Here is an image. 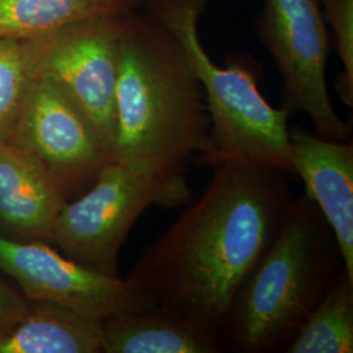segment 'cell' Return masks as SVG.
<instances>
[{
	"mask_svg": "<svg viewBox=\"0 0 353 353\" xmlns=\"http://www.w3.org/2000/svg\"><path fill=\"white\" fill-rule=\"evenodd\" d=\"M212 168L202 195L147 246L128 279L157 305L220 334L292 196L284 170L233 163Z\"/></svg>",
	"mask_w": 353,
	"mask_h": 353,
	"instance_id": "6da1fadb",
	"label": "cell"
},
{
	"mask_svg": "<svg viewBox=\"0 0 353 353\" xmlns=\"http://www.w3.org/2000/svg\"><path fill=\"white\" fill-rule=\"evenodd\" d=\"M114 160L141 174L185 183L210 154L202 85L183 48L144 8L128 13L115 90Z\"/></svg>",
	"mask_w": 353,
	"mask_h": 353,
	"instance_id": "7a4b0ae2",
	"label": "cell"
},
{
	"mask_svg": "<svg viewBox=\"0 0 353 353\" xmlns=\"http://www.w3.org/2000/svg\"><path fill=\"white\" fill-rule=\"evenodd\" d=\"M343 268L316 203L292 198L276 237L232 303L220 331L223 350L284 352Z\"/></svg>",
	"mask_w": 353,
	"mask_h": 353,
	"instance_id": "3957f363",
	"label": "cell"
},
{
	"mask_svg": "<svg viewBox=\"0 0 353 353\" xmlns=\"http://www.w3.org/2000/svg\"><path fill=\"white\" fill-rule=\"evenodd\" d=\"M207 0H145L144 10L183 48L202 85L212 150L202 165L267 166L293 173L288 109L274 108L258 88L261 71L246 54L230 55L225 67L210 58L201 39Z\"/></svg>",
	"mask_w": 353,
	"mask_h": 353,
	"instance_id": "277c9868",
	"label": "cell"
},
{
	"mask_svg": "<svg viewBox=\"0 0 353 353\" xmlns=\"http://www.w3.org/2000/svg\"><path fill=\"white\" fill-rule=\"evenodd\" d=\"M190 201L188 182L156 179L113 160L87 191L64 204L52 242L77 263L119 276V252L143 212L151 205L178 207Z\"/></svg>",
	"mask_w": 353,
	"mask_h": 353,
	"instance_id": "5b68a950",
	"label": "cell"
},
{
	"mask_svg": "<svg viewBox=\"0 0 353 353\" xmlns=\"http://www.w3.org/2000/svg\"><path fill=\"white\" fill-rule=\"evenodd\" d=\"M127 14L92 17L48 36L23 39L32 77H46L62 89L113 154L115 90Z\"/></svg>",
	"mask_w": 353,
	"mask_h": 353,
	"instance_id": "8992f818",
	"label": "cell"
},
{
	"mask_svg": "<svg viewBox=\"0 0 353 353\" xmlns=\"http://www.w3.org/2000/svg\"><path fill=\"white\" fill-rule=\"evenodd\" d=\"M255 32L283 79V106L305 113L323 139L350 141L327 88L330 33L319 0H263Z\"/></svg>",
	"mask_w": 353,
	"mask_h": 353,
	"instance_id": "52a82bcc",
	"label": "cell"
},
{
	"mask_svg": "<svg viewBox=\"0 0 353 353\" xmlns=\"http://www.w3.org/2000/svg\"><path fill=\"white\" fill-rule=\"evenodd\" d=\"M7 143L42 165L67 201L94 183L114 160L96 127L46 77H33Z\"/></svg>",
	"mask_w": 353,
	"mask_h": 353,
	"instance_id": "ba28073f",
	"label": "cell"
},
{
	"mask_svg": "<svg viewBox=\"0 0 353 353\" xmlns=\"http://www.w3.org/2000/svg\"><path fill=\"white\" fill-rule=\"evenodd\" d=\"M0 271L19 284L28 300L57 303L100 322L157 305L130 279L90 270L41 241L0 234Z\"/></svg>",
	"mask_w": 353,
	"mask_h": 353,
	"instance_id": "9c48e42d",
	"label": "cell"
},
{
	"mask_svg": "<svg viewBox=\"0 0 353 353\" xmlns=\"http://www.w3.org/2000/svg\"><path fill=\"white\" fill-rule=\"evenodd\" d=\"M292 169L305 192L326 219L348 276L353 280V144L316 137L303 127L290 128Z\"/></svg>",
	"mask_w": 353,
	"mask_h": 353,
	"instance_id": "30bf717a",
	"label": "cell"
},
{
	"mask_svg": "<svg viewBox=\"0 0 353 353\" xmlns=\"http://www.w3.org/2000/svg\"><path fill=\"white\" fill-rule=\"evenodd\" d=\"M68 202L46 169L26 152L0 141V224L28 241L52 242Z\"/></svg>",
	"mask_w": 353,
	"mask_h": 353,
	"instance_id": "8fae6325",
	"label": "cell"
},
{
	"mask_svg": "<svg viewBox=\"0 0 353 353\" xmlns=\"http://www.w3.org/2000/svg\"><path fill=\"white\" fill-rule=\"evenodd\" d=\"M219 331L156 305L102 323V352L220 353Z\"/></svg>",
	"mask_w": 353,
	"mask_h": 353,
	"instance_id": "7c38bea8",
	"label": "cell"
},
{
	"mask_svg": "<svg viewBox=\"0 0 353 353\" xmlns=\"http://www.w3.org/2000/svg\"><path fill=\"white\" fill-rule=\"evenodd\" d=\"M102 323L57 303L29 300L24 319L0 338V353H100Z\"/></svg>",
	"mask_w": 353,
	"mask_h": 353,
	"instance_id": "4fadbf2b",
	"label": "cell"
},
{
	"mask_svg": "<svg viewBox=\"0 0 353 353\" xmlns=\"http://www.w3.org/2000/svg\"><path fill=\"white\" fill-rule=\"evenodd\" d=\"M144 3L145 0H0V38L42 37L92 17L138 11Z\"/></svg>",
	"mask_w": 353,
	"mask_h": 353,
	"instance_id": "5bb4252c",
	"label": "cell"
},
{
	"mask_svg": "<svg viewBox=\"0 0 353 353\" xmlns=\"http://www.w3.org/2000/svg\"><path fill=\"white\" fill-rule=\"evenodd\" d=\"M285 353L353 352V280L343 268Z\"/></svg>",
	"mask_w": 353,
	"mask_h": 353,
	"instance_id": "9a60e30c",
	"label": "cell"
},
{
	"mask_svg": "<svg viewBox=\"0 0 353 353\" xmlns=\"http://www.w3.org/2000/svg\"><path fill=\"white\" fill-rule=\"evenodd\" d=\"M23 39L0 38V141H7L32 81Z\"/></svg>",
	"mask_w": 353,
	"mask_h": 353,
	"instance_id": "2e32d148",
	"label": "cell"
},
{
	"mask_svg": "<svg viewBox=\"0 0 353 353\" xmlns=\"http://www.w3.org/2000/svg\"><path fill=\"white\" fill-rule=\"evenodd\" d=\"M331 46L338 52L343 70L335 88L345 106H353V0H319Z\"/></svg>",
	"mask_w": 353,
	"mask_h": 353,
	"instance_id": "e0dca14e",
	"label": "cell"
},
{
	"mask_svg": "<svg viewBox=\"0 0 353 353\" xmlns=\"http://www.w3.org/2000/svg\"><path fill=\"white\" fill-rule=\"evenodd\" d=\"M29 300L16 293L0 279V338L16 327L26 316Z\"/></svg>",
	"mask_w": 353,
	"mask_h": 353,
	"instance_id": "ac0fdd59",
	"label": "cell"
}]
</instances>
